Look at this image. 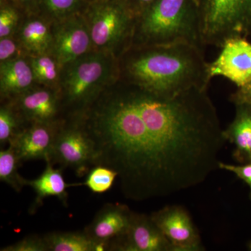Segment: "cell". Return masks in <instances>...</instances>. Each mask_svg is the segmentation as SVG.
<instances>
[{"instance_id": "obj_12", "label": "cell", "mask_w": 251, "mask_h": 251, "mask_svg": "<svg viewBox=\"0 0 251 251\" xmlns=\"http://www.w3.org/2000/svg\"><path fill=\"white\" fill-rule=\"evenodd\" d=\"M61 122L29 124L10 144L14 147L20 161H50L54 140Z\"/></svg>"}, {"instance_id": "obj_15", "label": "cell", "mask_w": 251, "mask_h": 251, "mask_svg": "<svg viewBox=\"0 0 251 251\" xmlns=\"http://www.w3.org/2000/svg\"><path fill=\"white\" fill-rule=\"evenodd\" d=\"M46 163L44 173L36 179L27 181V186L32 188L36 194L35 200L29 209V214L36 213L48 197L57 198L63 205L67 206V188L82 186V184H67L63 176L62 169H54L53 164L49 160L46 161Z\"/></svg>"}, {"instance_id": "obj_9", "label": "cell", "mask_w": 251, "mask_h": 251, "mask_svg": "<svg viewBox=\"0 0 251 251\" xmlns=\"http://www.w3.org/2000/svg\"><path fill=\"white\" fill-rule=\"evenodd\" d=\"M175 251H204L202 240L188 211L180 205H170L151 214Z\"/></svg>"}, {"instance_id": "obj_8", "label": "cell", "mask_w": 251, "mask_h": 251, "mask_svg": "<svg viewBox=\"0 0 251 251\" xmlns=\"http://www.w3.org/2000/svg\"><path fill=\"white\" fill-rule=\"evenodd\" d=\"M219 55L208 62V72L212 79L226 77L237 88L251 81V43L242 36L232 37L225 41Z\"/></svg>"}, {"instance_id": "obj_11", "label": "cell", "mask_w": 251, "mask_h": 251, "mask_svg": "<svg viewBox=\"0 0 251 251\" xmlns=\"http://www.w3.org/2000/svg\"><path fill=\"white\" fill-rule=\"evenodd\" d=\"M92 44L87 23L75 17L64 19L52 34V50L59 66L69 65L85 55Z\"/></svg>"}, {"instance_id": "obj_17", "label": "cell", "mask_w": 251, "mask_h": 251, "mask_svg": "<svg viewBox=\"0 0 251 251\" xmlns=\"http://www.w3.org/2000/svg\"><path fill=\"white\" fill-rule=\"evenodd\" d=\"M34 74L30 64L22 59L1 62L0 91L2 98L14 99L30 90Z\"/></svg>"}, {"instance_id": "obj_32", "label": "cell", "mask_w": 251, "mask_h": 251, "mask_svg": "<svg viewBox=\"0 0 251 251\" xmlns=\"http://www.w3.org/2000/svg\"><path fill=\"white\" fill-rule=\"evenodd\" d=\"M21 1H31V0H21Z\"/></svg>"}, {"instance_id": "obj_19", "label": "cell", "mask_w": 251, "mask_h": 251, "mask_svg": "<svg viewBox=\"0 0 251 251\" xmlns=\"http://www.w3.org/2000/svg\"><path fill=\"white\" fill-rule=\"evenodd\" d=\"M21 41L23 46L36 55L46 54L51 50L52 34L47 25L39 19H31L23 26Z\"/></svg>"}, {"instance_id": "obj_13", "label": "cell", "mask_w": 251, "mask_h": 251, "mask_svg": "<svg viewBox=\"0 0 251 251\" xmlns=\"http://www.w3.org/2000/svg\"><path fill=\"white\" fill-rule=\"evenodd\" d=\"M132 213L125 204L108 203L97 212L83 231L94 242L107 243L110 245L112 241L126 232Z\"/></svg>"}, {"instance_id": "obj_26", "label": "cell", "mask_w": 251, "mask_h": 251, "mask_svg": "<svg viewBox=\"0 0 251 251\" xmlns=\"http://www.w3.org/2000/svg\"><path fill=\"white\" fill-rule=\"evenodd\" d=\"M18 16L12 8L4 6L0 11V37L9 36L17 25Z\"/></svg>"}, {"instance_id": "obj_16", "label": "cell", "mask_w": 251, "mask_h": 251, "mask_svg": "<svg viewBox=\"0 0 251 251\" xmlns=\"http://www.w3.org/2000/svg\"><path fill=\"white\" fill-rule=\"evenodd\" d=\"M234 105L235 117L224 129V138L234 145V160L240 164H247L251 163V108L244 104Z\"/></svg>"}, {"instance_id": "obj_30", "label": "cell", "mask_w": 251, "mask_h": 251, "mask_svg": "<svg viewBox=\"0 0 251 251\" xmlns=\"http://www.w3.org/2000/svg\"><path fill=\"white\" fill-rule=\"evenodd\" d=\"M131 14L136 17L155 0H124Z\"/></svg>"}, {"instance_id": "obj_7", "label": "cell", "mask_w": 251, "mask_h": 251, "mask_svg": "<svg viewBox=\"0 0 251 251\" xmlns=\"http://www.w3.org/2000/svg\"><path fill=\"white\" fill-rule=\"evenodd\" d=\"M95 152L93 143L75 119L61 122L56 134L50 162L69 168L77 176L87 175L94 167Z\"/></svg>"}, {"instance_id": "obj_18", "label": "cell", "mask_w": 251, "mask_h": 251, "mask_svg": "<svg viewBox=\"0 0 251 251\" xmlns=\"http://www.w3.org/2000/svg\"><path fill=\"white\" fill-rule=\"evenodd\" d=\"M49 251H103L100 243L94 242L82 232H53L44 234Z\"/></svg>"}, {"instance_id": "obj_3", "label": "cell", "mask_w": 251, "mask_h": 251, "mask_svg": "<svg viewBox=\"0 0 251 251\" xmlns=\"http://www.w3.org/2000/svg\"><path fill=\"white\" fill-rule=\"evenodd\" d=\"M136 46L201 42L196 0H155L135 18Z\"/></svg>"}, {"instance_id": "obj_22", "label": "cell", "mask_w": 251, "mask_h": 251, "mask_svg": "<svg viewBox=\"0 0 251 251\" xmlns=\"http://www.w3.org/2000/svg\"><path fill=\"white\" fill-rule=\"evenodd\" d=\"M34 80L39 83L52 87L58 79V63L46 54H39L31 59L30 63Z\"/></svg>"}, {"instance_id": "obj_1", "label": "cell", "mask_w": 251, "mask_h": 251, "mask_svg": "<svg viewBox=\"0 0 251 251\" xmlns=\"http://www.w3.org/2000/svg\"><path fill=\"white\" fill-rule=\"evenodd\" d=\"M132 86L99 97L76 118L93 143L94 166L117 172L126 199L167 197L219 169L226 140L207 88L163 97Z\"/></svg>"}, {"instance_id": "obj_31", "label": "cell", "mask_w": 251, "mask_h": 251, "mask_svg": "<svg viewBox=\"0 0 251 251\" xmlns=\"http://www.w3.org/2000/svg\"><path fill=\"white\" fill-rule=\"evenodd\" d=\"M249 249L251 251V242H250V244H249Z\"/></svg>"}, {"instance_id": "obj_6", "label": "cell", "mask_w": 251, "mask_h": 251, "mask_svg": "<svg viewBox=\"0 0 251 251\" xmlns=\"http://www.w3.org/2000/svg\"><path fill=\"white\" fill-rule=\"evenodd\" d=\"M135 17L124 0H108L93 5L88 16L92 44L112 49L133 37Z\"/></svg>"}, {"instance_id": "obj_23", "label": "cell", "mask_w": 251, "mask_h": 251, "mask_svg": "<svg viewBox=\"0 0 251 251\" xmlns=\"http://www.w3.org/2000/svg\"><path fill=\"white\" fill-rule=\"evenodd\" d=\"M82 186H87L94 193L102 194L112 188L117 178V172L103 166H95L87 174Z\"/></svg>"}, {"instance_id": "obj_14", "label": "cell", "mask_w": 251, "mask_h": 251, "mask_svg": "<svg viewBox=\"0 0 251 251\" xmlns=\"http://www.w3.org/2000/svg\"><path fill=\"white\" fill-rule=\"evenodd\" d=\"M14 104L28 123H59L62 97L48 89L29 90L15 98Z\"/></svg>"}, {"instance_id": "obj_29", "label": "cell", "mask_w": 251, "mask_h": 251, "mask_svg": "<svg viewBox=\"0 0 251 251\" xmlns=\"http://www.w3.org/2000/svg\"><path fill=\"white\" fill-rule=\"evenodd\" d=\"M17 46L9 36L1 38L0 40V60L1 62L9 60L16 52Z\"/></svg>"}, {"instance_id": "obj_21", "label": "cell", "mask_w": 251, "mask_h": 251, "mask_svg": "<svg viewBox=\"0 0 251 251\" xmlns=\"http://www.w3.org/2000/svg\"><path fill=\"white\" fill-rule=\"evenodd\" d=\"M25 120L13 104H8L0 109V144L9 145L27 126Z\"/></svg>"}, {"instance_id": "obj_4", "label": "cell", "mask_w": 251, "mask_h": 251, "mask_svg": "<svg viewBox=\"0 0 251 251\" xmlns=\"http://www.w3.org/2000/svg\"><path fill=\"white\" fill-rule=\"evenodd\" d=\"M203 46L221 48L251 31V0H196Z\"/></svg>"}, {"instance_id": "obj_27", "label": "cell", "mask_w": 251, "mask_h": 251, "mask_svg": "<svg viewBox=\"0 0 251 251\" xmlns=\"http://www.w3.org/2000/svg\"><path fill=\"white\" fill-rule=\"evenodd\" d=\"M219 169L231 172L239 179H242L250 188V199L251 200V163L241 164L239 166L228 164L220 161Z\"/></svg>"}, {"instance_id": "obj_24", "label": "cell", "mask_w": 251, "mask_h": 251, "mask_svg": "<svg viewBox=\"0 0 251 251\" xmlns=\"http://www.w3.org/2000/svg\"><path fill=\"white\" fill-rule=\"evenodd\" d=\"M82 0H42L46 11L58 19L72 17L80 8Z\"/></svg>"}, {"instance_id": "obj_5", "label": "cell", "mask_w": 251, "mask_h": 251, "mask_svg": "<svg viewBox=\"0 0 251 251\" xmlns=\"http://www.w3.org/2000/svg\"><path fill=\"white\" fill-rule=\"evenodd\" d=\"M69 66L61 97L63 105L75 115L101 94L108 76V63L103 56L97 54L80 57Z\"/></svg>"}, {"instance_id": "obj_25", "label": "cell", "mask_w": 251, "mask_h": 251, "mask_svg": "<svg viewBox=\"0 0 251 251\" xmlns=\"http://www.w3.org/2000/svg\"><path fill=\"white\" fill-rule=\"evenodd\" d=\"M1 251H49L44 236L30 235L1 248Z\"/></svg>"}, {"instance_id": "obj_10", "label": "cell", "mask_w": 251, "mask_h": 251, "mask_svg": "<svg viewBox=\"0 0 251 251\" xmlns=\"http://www.w3.org/2000/svg\"><path fill=\"white\" fill-rule=\"evenodd\" d=\"M110 251H175V249L151 215L133 211L126 232L110 243Z\"/></svg>"}, {"instance_id": "obj_28", "label": "cell", "mask_w": 251, "mask_h": 251, "mask_svg": "<svg viewBox=\"0 0 251 251\" xmlns=\"http://www.w3.org/2000/svg\"><path fill=\"white\" fill-rule=\"evenodd\" d=\"M230 100L234 105L244 104L251 108V81L247 85L239 87L231 94Z\"/></svg>"}, {"instance_id": "obj_20", "label": "cell", "mask_w": 251, "mask_h": 251, "mask_svg": "<svg viewBox=\"0 0 251 251\" xmlns=\"http://www.w3.org/2000/svg\"><path fill=\"white\" fill-rule=\"evenodd\" d=\"M19 158L14 147L8 145V148L0 151V180L12 188L16 192L20 193L23 187L27 186V179H25L18 171Z\"/></svg>"}, {"instance_id": "obj_2", "label": "cell", "mask_w": 251, "mask_h": 251, "mask_svg": "<svg viewBox=\"0 0 251 251\" xmlns=\"http://www.w3.org/2000/svg\"><path fill=\"white\" fill-rule=\"evenodd\" d=\"M137 47L125 64L131 85L163 97L208 88L211 78L201 46L179 43Z\"/></svg>"}]
</instances>
